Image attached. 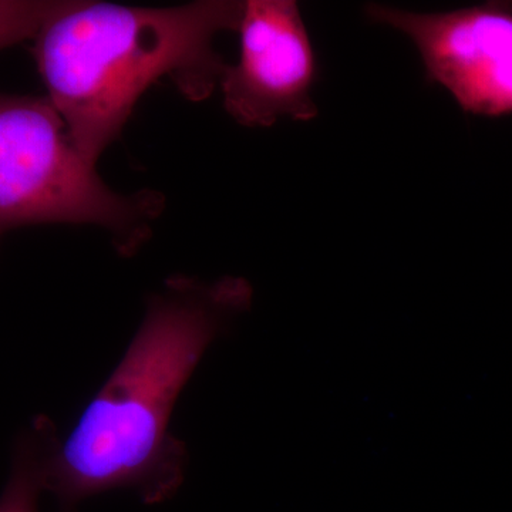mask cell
Here are the masks:
<instances>
[{
	"label": "cell",
	"instance_id": "obj_3",
	"mask_svg": "<svg viewBox=\"0 0 512 512\" xmlns=\"http://www.w3.org/2000/svg\"><path fill=\"white\" fill-rule=\"evenodd\" d=\"M163 207L157 191L111 190L47 97L0 94V235L25 225H93L133 256Z\"/></svg>",
	"mask_w": 512,
	"mask_h": 512
},
{
	"label": "cell",
	"instance_id": "obj_7",
	"mask_svg": "<svg viewBox=\"0 0 512 512\" xmlns=\"http://www.w3.org/2000/svg\"><path fill=\"white\" fill-rule=\"evenodd\" d=\"M62 2L0 0V50L26 39H35Z\"/></svg>",
	"mask_w": 512,
	"mask_h": 512
},
{
	"label": "cell",
	"instance_id": "obj_2",
	"mask_svg": "<svg viewBox=\"0 0 512 512\" xmlns=\"http://www.w3.org/2000/svg\"><path fill=\"white\" fill-rule=\"evenodd\" d=\"M244 2L201 0L171 8L64 0L35 36L47 99L74 146L97 164L144 93L163 79L205 100L225 66L215 37L238 32Z\"/></svg>",
	"mask_w": 512,
	"mask_h": 512
},
{
	"label": "cell",
	"instance_id": "obj_6",
	"mask_svg": "<svg viewBox=\"0 0 512 512\" xmlns=\"http://www.w3.org/2000/svg\"><path fill=\"white\" fill-rule=\"evenodd\" d=\"M59 440L55 424L46 416L37 417L20 436L13 450L8 484L0 495V512H39L47 460Z\"/></svg>",
	"mask_w": 512,
	"mask_h": 512
},
{
	"label": "cell",
	"instance_id": "obj_5",
	"mask_svg": "<svg viewBox=\"0 0 512 512\" xmlns=\"http://www.w3.org/2000/svg\"><path fill=\"white\" fill-rule=\"evenodd\" d=\"M238 33V62L225 66L220 82L229 116L247 127L316 117L315 53L298 3L244 2Z\"/></svg>",
	"mask_w": 512,
	"mask_h": 512
},
{
	"label": "cell",
	"instance_id": "obj_4",
	"mask_svg": "<svg viewBox=\"0 0 512 512\" xmlns=\"http://www.w3.org/2000/svg\"><path fill=\"white\" fill-rule=\"evenodd\" d=\"M367 18L416 45L430 83L476 116L512 113V2H487L443 13L369 5Z\"/></svg>",
	"mask_w": 512,
	"mask_h": 512
},
{
	"label": "cell",
	"instance_id": "obj_1",
	"mask_svg": "<svg viewBox=\"0 0 512 512\" xmlns=\"http://www.w3.org/2000/svg\"><path fill=\"white\" fill-rule=\"evenodd\" d=\"M252 299L245 278L185 275L171 276L148 298L123 359L47 460L45 491L59 512H77L107 491H134L147 505L177 494L188 453L170 430L175 404L212 343Z\"/></svg>",
	"mask_w": 512,
	"mask_h": 512
}]
</instances>
